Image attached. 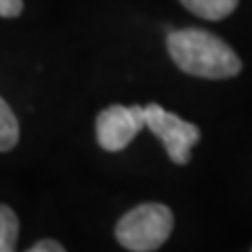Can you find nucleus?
<instances>
[{
	"label": "nucleus",
	"instance_id": "8",
	"mask_svg": "<svg viewBox=\"0 0 252 252\" xmlns=\"http://www.w3.org/2000/svg\"><path fill=\"white\" fill-rule=\"evenodd\" d=\"M23 11V0H0V17H17Z\"/></svg>",
	"mask_w": 252,
	"mask_h": 252
},
{
	"label": "nucleus",
	"instance_id": "6",
	"mask_svg": "<svg viewBox=\"0 0 252 252\" xmlns=\"http://www.w3.org/2000/svg\"><path fill=\"white\" fill-rule=\"evenodd\" d=\"M19 141V122L9 103L0 97V152H9Z\"/></svg>",
	"mask_w": 252,
	"mask_h": 252
},
{
	"label": "nucleus",
	"instance_id": "1",
	"mask_svg": "<svg viewBox=\"0 0 252 252\" xmlns=\"http://www.w3.org/2000/svg\"><path fill=\"white\" fill-rule=\"evenodd\" d=\"M172 61L181 72L208 80L233 78L242 72V61L227 42L198 28L175 30L166 38Z\"/></svg>",
	"mask_w": 252,
	"mask_h": 252
},
{
	"label": "nucleus",
	"instance_id": "5",
	"mask_svg": "<svg viewBox=\"0 0 252 252\" xmlns=\"http://www.w3.org/2000/svg\"><path fill=\"white\" fill-rule=\"evenodd\" d=\"M193 15L208 21H219L231 15L238 6V0H181Z\"/></svg>",
	"mask_w": 252,
	"mask_h": 252
},
{
	"label": "nucleus",
	"instance_id": "9",
	"mask_svg": "<svg viewBox=\"0 0 252 252\" xmlns=\"http://www.w3.org/2000/svg\"><path fill=\"white\" fill-rule=\"evenodd\" d=\"M26 252H67V250L55 240H42V242L34 244V246H32L30 250H26Z\"/></svg>",
	"mask_w": 252,
	"mask_h": 252
},
{
	"label": "nucleus",
	"instance_id": "7",
	"mask_svg": "<svg viewBox=\"0 0 252 252\" xmlns=\"http://www.w3.org/2000/svg\"><path fill=\"white\" fill-rule=\"evenodd\" d=\"M19 235V219L4 204H0V252H15Z\"/></svg>",
	"mask_w": 252,
	"mask_h": 252
},
{
	"label": "nucleus",
	"instance_id": "2",
	"mask_svg": "<svg viewBox=\"0 0 252 252\" xmlns=\"http://www.w3.org/2000/svg\"><path fill=\"white\" fill-rule=\"evenodd\" d=\"M175 217L164 204H139L118 220L116 240L126 250L154 252L170 238Z\"/></svg>",
	"mask_w": 252,
	"mask_h": 252
},
{
	"label": "nucleus",
	"instance_id": "3",
	"mask_svg": "<svg viewBox=\"0 0 252 252\" xmlns=\"http://www.w3.org/2000/svg\"><path fill=\"white\" fill-rule=\"evenodd\" d=\"M145 109V126L162 141L168 158L175 164H187L191 160V147L200 141V128L191 122L166 112L162 105L149 103Z\"/></svg>",
	"mask_w": 252,
	"mask_h": 252
},
{
	"label": "nucleus",
	"instance_id": "4",
	"mask_svg": "<svg viewBox=\"0 0 252 252\" xmlns=\"http://www.w3.org/2000/svg\"><path fill=\"white\" fill-rule=\"evenodd\" d=\"M145 128L141 105H109L97 116V141L105 152H122Z\"/></svg>",
	"mask_w": 252,
	"mask_h": 252
}]
</instances>
